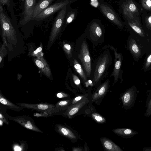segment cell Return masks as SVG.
I'll list each match as a JSON object with an SVG mask.
<instances>
[{
    "label": "cell",
    "instance_id": "9a60e30c",
    "mask_svg": "<svg viewBox=\"0 0 151 151\" xmlns=\"http://www.w3.org/2000/svg\"><path fill=\"white\" fill-rule=\"evenodd\" d=\"M0 102L1 104L5 106L7 109L19 112L24 111V108L21 106L15 104L6 99L1 92Z\"/></svg>",
    "mask_w": 151,
    "mask_h": 151
},
{
    "label": "cell",
    "instance_id": "7c38bea8",
    "mask_svg": "<svg viewBox=\"0 0 151 151\" xmlns=\"http://www.w3.org/2000/svg\"><path fill=\"white\" fill-rule=\"evenodd\" d=\"M111 47L114 52L115 59L114 70L110 77L113 76L114 78L115 81L116 82L118 80L120 71L121 67L122 60V56L121 53H118L116 49L113 46H111Z\"/></svg>",
    "mask_w": 151,
    "mask_h": 151
},
{
    "label": "cell",
    "instance_id": "83f0119b",
    "mask_svg": "<svg viewBox=\"0 0 151 151\" xmlns=\"http://www.w3.org/2000/svg\"><path fill=\"white\" fill-rule=\"evenodd\" d=\"M145 22L147 27L149 29L151 30V14L147 17Z\"/></svg>",
    "mask_w": 151,
    "mask_h": 151
},
{
    "label": "cell",
    "instance_id": "8992f818",
    "mask_svg": "<svg viewBox=\"0 0 151 151\" xmlns=\"http://www.w3.org/2000/svg\"><path fill=\"white\" fill-rule=\"evenodd\" d=\"M70 1L66 0L49 6L40 13L34 19L36 21L43 20L69 5Z\"/></svg>",
    "mask_w": 151,
    "mask_h": 151
},
{
    "label": "cell",
    "instance_id": "e575fe53",
    "mask_svg": "<svg viewBox=\"0 0 151 151\" xmlns=\"http://www.w3.org/2000/svg\"><path fill=\"white\" fill-rule=\"evenodd\" d=\"M142 150L143 151H151V147H143Z\"/></svg>",
    "mask_w": 151,
    "mask_h": 151
},
{
    "label": "cell",
    "instance_id": "44dd1931",
    "mask_svg": "<svg viewBox=\"0 0 151 151\" xmlns=\"http://www.w3.org/2000/svg\"><path fill=\"white\" fill-rule=\"evenodd\" d=\"M146 102V110L144 115L146 117H149L151 116V91L148 92Z\"/></svg>",
    "mask_w": 151,
    "mask_h": 151
},
{
    "label": "cell",
    "instance_id": "52a82bcc",
    "mask_svg": "<svg viewBox=\"0 0 151 151\" xmlns=\"http://www.w3.org/2000/svg\"><path fill=\"white\" fill-rule=\"evenodd\" d=\"M78 57L86 72L87 76L89 77L91 70V59L87 44L85 41L82 43Z\"/></svg>",
    "mask_w": 151,
    "mask_h": 151
},
{
    "label": "cell",
    "instance_id": "74e56055",
    "mask_svg": "<svg viewBox=\"0 0 151 151\" xmlns=\"http://www.w3.org/2000/svg\"><path fill=\"white\" fill-rule=\"evenodd\" d=\"M82 98V97H81V96H78V97H76L75 99V100H76V101H79V100H80V99H81Z\"/></svg>",
    "mask_w": 151,
    "mask_h": 151
},
{
    "label": "cell",
    "instance_id": "277c9868",
    "mask_svg": "<svg viewBox=\"0 0 151 151\" xmlns=\"http://www.w3.org/2000/svg\"><path fill=\"white\" fill-rule=\"evenodd\" d=\"M17 105L24 109H30L40 111L50 115H55L59 111L57 110L55 105L47 103H41L37 104H30L22 103H17Z\"/></svg>",
    "mask_w": 151,
    "mask_h": 151
},
{
    "label": "cell",
    "instance_id": "30bf717a",
    "mask_svg": "<svg viewBox=\"0 0 151 151\" xmlns=\"http://www.w3.org/2000/svg\"><path fill=\"white\" fill-rule=\"evenodd\" d=\"M36 0H25L24 9L22 13V18L20 24L24 25L32 19L33 11Z\"/></svg>",
    "mask_w": 151,
    "mask_h": 151
},
{
    "label": "cell",
    "instance_id": "d4e9b609",
    "mask_svg": "<svg viewBox=\"0 0 151 151\" xmlns=\"http://www.w3.org/2000/svg\"><path fill=\"white\" fill-rule=\"evenodd\" d=\"M63 48L66 53L68 55H70L71 47L70 45L68 44H65L63 45Z\"/></svg>",
    "mask_w": 151,
    "mask_h": 151
},
{
    "label": "cell",
    "instance_id": "5bb4252c",
    "mask_svg": "<svg viewBox=\"0 0 151 151\" xmlns=\"http://www.w3.org/2000/svg\"><path fill=\"white\" fill-rule=\"evenodd\" d=\"M54 0H41L36 5L34 9L32 20L41 12L50 6V5Z\"/></svg>",
    "mask_w": 151,
    "mask_h": 151
},
{
    "label": "cell",
    "instance_id": "7402d4cb",
    "mask_svg": "<svg viewBox=\"0 0 151 151\" xmlns=\"http://www.w3.org/2000/svg\"><path fill=\"white\" fill-rule=\"evenodd\" d=\"M77 15V11L76 10L73 9L69 12L66 16L65 24L67 25L73 21L75 19Z\"/></svg>",
    "mask_w": 151,
    "mask_h": 151
},
{
    "label": "cell",
    "instance_id": "5b68a950",
    "mask_svg": "<svg viewBox=\"0 0 151 151\" xmlns=\"http://www.w3.org/2000/svg\"><path fill=\"white\" fill-rule=\"evenodd\" d=\"M5 114L8 119L16 122L26 129L37 132L43 133L36 126L34 120L29 116L22 115L12 116L9 115L6 112Z\"/></svg>",
    "mask_w": 151,
    "mask_h": 151
},
{
    "label": "cell",
    "instance_id": "ba28073f",
    "mask_svg": "<svg viewBox=\"0 0 151 151\" xmlns=\"http://www.w3.org/2000/svg\"><path fill=\"white\" fill-rule=\"evenodd\" d=\"M137 94V88L134 86L127 89L122 97L123 106L126 109L133 107L135 104Z\"/></svg>",
    "mask_w": 151,
    "mask_h": 151
},
{
    "label": "cell",
    "instance_id": "484cf974",
    "mask_svg": "<svg viewBox=\"0 0 151 151\" xmlns=\"http://www.w3.org/2000/svg\"><path fill=\"white\" fill-rule=\"evenodd\" d=\"M42 50V47H39L36 50L34 51L32 53L33 55L37 56L38 57H42V53L41 52Z\"/></svg>",
    "mask_w": 151,
    "mask_h": 151
},
{
    "label": "cell",
    "instance_id": "7a4b0ae2",
    "mask_svg": "<svg viewBox=\"0 0 151 151\" xmlns=\"http://www.w3.org/2000/svg\"><path fill=\"white\" fill-rule=\"evenodd\" d=\"M67 6L60 10L55 18L50 36L49 46L52 44L61 29L66 17Z\"/></svg>",
    "mask_w": 151,
    "mask_h": 151
},
{
    "label": "cell",
    "instance_id": "2e32d148",
    "mask_svg": "<svg viewBox=\"0 0 151 151\" xmlns=\"http://www.w3.org/2000/svg\"><path fill=\"white\" fill-rule=\"evenodd\" d=\"M128 46L129 49L134 57L136 58H139L141 56V52L135 40L131 38L128 42Z\"/></svg>",
    "mask_w": 151,
    "mask_h": 151
},
{
    "label": "cell",
    "instance_id": "cb8c5ba5",
    "mask_svg": "<svg viewBox=\"0 0 151 151\" xmlns=\"http://www.w3.org/2000/svg\"><path fill=\"white\" fill-rule=\"evenodd\" d=\"M3 111L2 109L1 110L0 108V119L3 120L4 123L7 124H8L9 123V121L7 119H8L5 115V111L4 112Z\"/></svg>",
    "mask_w": 151,
    "mask_h": 151
},
{
    "label": "cell",
    "instance_id": "f546056e",
    "mask_svg": "<svg viewBox=\"0 0 151 151\" xmlns=\"http://www.w3.org/2000/svg\"><path fill=\"white\" fill-rule=\"evenodd\" d=\"M5 47L4 45L2 46V47L1 48L0 50V63L1 62V61L2 59V58L3 56L5 55V52L6 50L4 52V50L5 48Z\"/></svg>",
    "mask_w": 151,
    "mask_h": 151
},
{
    "label": "cell",
    "instance_id": "ac0fdd59",
    "mask_svg": "<svg viewBox=\"0 0 151 151\" xmlns=\"http://www.w3.org/2000/svg\"><path fill=\"white\" fill-rule=\"evenodd\" d=\"M128 23L133 30L139 36L144 37L145 34L140 23L131 21H128Z\"/></svg>",
    "mask_w": 151,
    "mask_h": 151
},
{
    "label": "cell",
    "instance_id": "836d02e7",
    "mask_svg": "<svg viewBox=\"0 0 151 151\" xmlns=\"http://www.w3.org/2000/svg\"><path fill=\"white\" fill-rule=\"evenodd\" d=\"M1 4L4 5H6L8 6L10 5V0H0Z\"/></svg>",
    "mask_w": 151,
    "mask_h": 151
},
{
    "label": "cell",
    "instance_id": "f1b7e54d",
    "mask_svg": "<svg viewBox=\"0 0 151 151\" xmlns=\"http://www.w3.org/2000/svg\"><path fill=\"white\" fill-rule=\"evenodd\" d=\"M105 147L108 149L111 150L113 148V145L112 143L108 141H106L104 143Z\"/></svg>",
    "mask_w": 151,
    "mask_h": 151
},
{
    "label": "cell",
    "instance_id": "8fae6325",
    "mask_svg": "<svg viewBox=\"0 0 151 151\" xmlns=\"http://www.w3.org/2000/svg\"><path fill=\"white\" fill-rule=\"evenodd\" d=\"M109 60V57L106 54L103 55L99 60L94 74L93 80L95 82L98 81L101 78L107 67Z\"/></svg>",
    "mask_w": 151,
    "mask_h": 151
},
{
    "label": "cell",
    "instance_id": "e0dca14e",
    "mask_svg": "<svg viewBox=\"0 0 151 151\" xmlns=\"http://www.w3.org/2000/svg\"><path fill=\"white\" fill-rule=\"evenodd\" d=\"M90 33L94 37H100L102 35V31L99 25L96 22H92L90 27Z\"/></svg>",
    "mask_w": 151,
    "mask_h": 151
},
{
    "label": "cell",
    "instance_id": "6da1fadb",
    "mask_svg": "<svg viewBox=\"0 0 151 151\" xmlns=\"http://www.w3.org/2000/svg\"><path fill=\"white\" fill-rule=\"evenodd\" d=\"M0 22L3 39L5 44L7 45L6 37L13 42L16 38V32L9 18L4 12L1 3L0 5Z\"/></svg>",
    "mask_w": 151,
    "mask_h": 151
},
{
    "label": "cell",
    "instance_id": "1f68e13d",
    "mask_svg": "<svg viewBox=\"0 0 151 151\" xmlns=\"http://www.w3.org/2000/svg\"><path fill=\"white\" fill-rule=\"evenodd\" d=\"M78 108L77 107L73 108L69 112V115L72 116L74 114L78 111Z\"/></svg>",
    "mask_w": 151,
    "mask_h": 151
},
{
    "label": "cell",
    "instance_id": "8d00e7d4",
    "mask_svg": "<svg viewBox=\"0 0 151 151\" xmlns=\"http://www.w3.org/2000/svg\"><path fill=\"white\" fill-rule=\"evenodd\" d=\"M57 96L58 98H61L63 97V95L61 93H59L57 94Z\"/></svg>",
    "mask_w": 151,
    "mask_h": 151
},
{
    "label": "cell",
    "instance_id": "60d3db41",
    "mask_svg": "<svg viewBox=\"0 0 151 151\" xmlns=\"http://www.w3.org/2000/svg\"><path fill=\"white\" fill-rule=\"evenodd\" d=\"M24 0H22V1H23Z\"/></svg>",
    "mask_w": 151,
    "mask_h": 151
},
{
    "label": "cell",
    "instance_id": "d6a6232c",
    "mask_svg": "<svg viewBox=\"0 0 151 151\" xmlns=\"http://www.w3.org/2000/svg\"><path fill=\"white\" fill-rule=\"evenodd\" d=\"M106 84H104V85L101 87L99 89V94L100 95H102L104 94V93L105 90V85Z\"/></svg>",
    "mask_w": 151,
    "mask_h": 151
},
{
    "label": "cell",
    "instance_id": "f35d334b",
    "mask_svg": "<svg viewBox=\"0 0 151 151\" xmlns=\"http://www.w3.org/2000/svg\"><path fill=\"white\" fill-rule=\"evenodd\" d=\"M4 123L3 121L1 119H0V126H2L3 125V124Z\"/></svg>",
    "mask_w": 151,
    "mask_h": 151
},
{
    "label": "cell",
    "instance_id": "ffe728a7",
    "mask_svg": "<svg viewBox=\"0 0 151 151\" xmlns=\"http://www.w3.org/2000/svg\"><path fill=\"white\" fill-rule=\"evenodd\" d=\"M73 63L74 67L76 70L84 81H86V76L81 65L76 59L74 60Z\"/></svg>",
    "mask_w": 151,
    "mask_h": 151
},
{
    "label": "cell",
    "instance_id": "3957f363",
    "mask_svg": "<svg viewBox=\"0 0 151 151\" xmlns=\"http://www.w3.org/2000/svg\"><path fill=\"white\" fill-rule=\"evenodd\" d=\"M122 7L123 14L127 21L140 23L138 9L132 0H127L124 2Z\"/></svg>",
    "mask_w": 151,
    "mask_h": 151
},
{
    "label": "cell",
    "instance_id": "4dcf8cb0",
    "mask_svg": "<svg viewBox=\"0 0 151 151\" xmlns=\"http://www.w3.org/2000/svg\"><path fill=\"white\" fill-rule=\"evenodd\" d=\"M73 78L75 83L77 85L80 83V81L78 78L75 75L73 74Z\"/></svg>",
    "mask_w": 151,
    "mask_h": 151
},
{
    "label": "cell",
    "instance_id": "9c48e42d",
    "mask_svg": "<svg viewBox=\"0 0 151 151\" xmlns=\"http://www.w3.org/2000/svg\"><path fill=\"white\" fill-rule=\"evenodd\" d=\"M99 7L102 13L109 19L120 27H123V25L119 17L111 8L104 3L100 4Z\"/></svg>",
    "mask_w": 151,
    "mask_h": 151
},
{
    "label": "cell",
    "instance_id": "d6986e66",
    "mask_svg": "<svg viewBox=\"0 0 151 151\" xmlns=\"http://www.w3.org/2000/svg\"><path fill=\"white\" fill-rule=\"evenodd\" d=\"M118 134L126 138H130L138 134V132L130 128H122L118 130Z\"/></svg>",
    "mask_w": 151,
    "mask_h": 151
},
{
    "label": "cell",
    "instance_id": "ab89813d",
    "mask_svg": "<svg viewBox=\"0 0 151 151\" xmlns=\"http://www.w3.org/2000/svg\"><path fill=\"white\" fill-rule=\"evenodd\" d=\"M89 82L90 83H91L92 81L91 80H89Z\"/></svg>",
    "mask_w": 151,
    "mask_h": 151
},
{
    "label": "cell",
    "instance_id": "4fadbf2b",
    "mask_svg": "<svg viewBox=\"0 0 151 151\" xmlns=\"http://www.w3.org/2000/svg\"><path fill=\"white\" fill-rule=\"evenodd\" d=\"M35 62L36 65L47 77L50 78L52 73L50 68L45 60L42 57H38L35 58Z\"/></svg>",
    "mask_w": 151,
    "mask_h": 151
},
{
    "label": "cell",
    "instance_id": "603a6c76",
    "mask_svg": "<svg viewBox=\"0 0 151 151\" xmlns=\"http://www.w3.org/2000/svg\"><path fill=\"white\" fill-rule=\"evenodd\" d=\"M141 3L144 9L151 11V0H141Z\"/></svg>",
    "mask_w": 151,
    "mask_h": 151
},
{
    "label": "cell",
    "instance_id": "4316f807",
    "mask_svg": "<svg viewBox=\"0 0 151 151\" xmlns=\"http://www.w3.org/2000/svg\"><path fill=\"white\" fill-rule=\"evenodd\" d=\"M151 65V53L147 57L144 65L145 69L148 68Z\"/></svg>",
    "mask_w": 151,
    "mask_h": 151
},
{
    "label": "cell",
    "instance_id": "d590c367",
    "mask_svg": "<svg viewBox=\"0 0 151 151\" xmlns=\"http://www.w3.org/2000/svg\"><path fill=\"white\" fill-rule=\"evenodd\" d=\"M95 119L98 121H102V118L99 116H95Z\"/></svg>",
    "mask_w": 151,
    "mask_h": 151
}]
</instances>
